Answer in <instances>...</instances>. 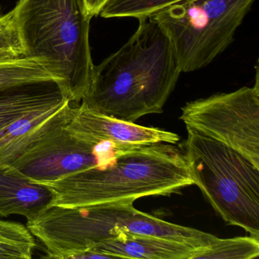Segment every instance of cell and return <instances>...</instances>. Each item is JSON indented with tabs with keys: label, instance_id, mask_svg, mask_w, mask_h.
<instances>
[{
	"label": "cell",
	"instance_id": "9c48e42d",
	"mask_svg": "<svg viewBox=\"0 0 259 259\" xmlns=\"http://www.w3.org/2000/svg\"><path fill=\"white\" fill-rule=\"evenodd\" d=\"M68 128L95 141H109L118 145H148L177 144L180 137L176 133L154 127L137 125L107 116L76 104Z\"/></svg>",
	"mask_w": 259,
	"mask_h": 259
},
{
	"label": "cell",
	"instance_id": "ffe728a7",
	"mask_svg": "<svg viewBox=\"0 0 259 259\" xmlns=\"http://www.w3.org/2000/svg\"><path fill=\"white\" fill-rule=\"evenodd\" d=\"M108 0H84L86 9L92 18L99 16L101 10Z\"/></svg>",
	"mask_w": 259,
	"mask_h": 259
},
{
	"label": "cell",
	"instance_id": "ba28073f",
	"mask_svg": "<svg viewBox=\"0 0 259 259\" xmlns=\"http://www.w3.org/2000/svg\"><path fill=\"white\" fill-rule=\"evenodd\" d=\"M72 115L48 130L12 166L33 183H50L94 166H105L133 146L95 141L75 133L67 126Z\"/></svg>",
	"mask_w": 259,
	"mask_h": 259
},
{
	"label": "cell",
	"instance_id": "4fadbf2b",
	"mask_svg": "<svg viewBox=\"0 0 259 259\" xmlns=\"http://www.w3.org/2000/svg\"><path fill=\"white\" fill-rule=\"evenodd\" d=\"M70 101L57 81H41L0 90V131L38 109Z\"/></svg>",
	"mask_w": 259,
	"mask_h": 259
},
{
	"label": "cell",
	"instance_id": "7a4b0ae2",
	"mask_svg": "<svg viewBox=\"0 0 259 259\" xmlns=\"http://www.w3.org/2000/svg\"><path fill=\"white\" fill-rule=\"evenodd\" d=\"M39 184L52 192L49 207H76L170 195L194 183L183 150L158 143L133 145L105 166Z\"/></svg>",
	"mask_w": 259,
	"mask_h": 259
},
{
	"label": "cell",
	"instance_id": "d6986e66",
	"mask_svg": "<svg viewBox=\"0 0 259 259\" xmlns=\"http://www.w3.org/2000/svg\"><path fill=\"white\" fill-rule=\"evenodd\" d=\"M36 243L0 242V259H30L32 257Z\"/></svg>",
	"mask_w": 259,
	"mask_h": 259
},
{
	"label": "cell",
	"instance_id": "8992f818",
	"mask_svg": "<svg viewBox=\"0 0 259 259\" xmlns=\"http://www.w3.org/2000/svg\"><path fill=\"white\" fill-rule=\"evenodd\" d=\"M255 0H183L148 16L172 43L182 72L206 67L234 40Z\"/></svg>",
	"mask_w": 259,
	"mask_h": 259
},
{
	"label": "cell",
	"instance_id": "30bf717a",
	"mask_svg": "<svg viewBox=\"0 0 259 259\" xmlns=\"http://www.w3.org/2000/svg\"><path fill=\"white\" fill-rule=\"evenodd\" d=\"M75 106L73 102L67 101L38 109L1 130L0 165L11 164L54 125L72 116Z\"/></svg>",
	"mask_w": 259,
	"mask_h": 259
},
{
	"label": "cell",
	"instance_id": "8fae6325",
	"mask_svg": "<svg viewBox=\"0 0 259 259\" xmlns=\"http://www.w3.org/2000/svg\"><path fill=\"white\" fill-rule=\"evenodd\" d=\"M52 198L47 186L33 183L11 164L0 165V217L34 219L49 207Z\"/></svg>",
	"mask_w": 259,
	"mask_h": 259
},
{
	"label": "cell",
	"instance_id": "ac0fdd59",
	"mask_svg": "<svg viewBox=\"0 0 259 259\" xmlns=\"http://www.w3.org/2000/svg\"><path fill=\"white\" fill-rule=\"evenodd\" d=\"M0 242L35 243V239L23 224L0 220Z\"/></svg>",
	"mask_w": 259,
	"mask_h": 259
},
{
	"label": "cell",
	"instance_id": "52a82bcc",
	"mask_svg": "<svg viewBox=\"0 0 259 259\" xmlns=\"http://www.w3.org/2000/svg\"><path fill=\"white\" fill-rule=\"evenodd\" d=\"M180 119L187 130L239 151L259 167V82L187 103Z\"/></svg>",
	"mask_w": 259,
	"mask_h": 259
},
{
	"label": "cell",
	"instance_id": "9a60e30c",
	"mask_svg": "<svg viewBox=\"0 0 259 259\" xmlns=\"http://www.w3.org/2000/svg\"><path fill=\"white\" fill-rule=\"evenodd\" d=\"M259 255V238L254 236L220 239L199 251L194 259H252Z\"/></svg>",
	"mask_w": 259,
	"mask_h": 259
},
{
	"label": "cell",
	"instance_id": "3957f363",
	"mask_svg": "<svg viewBox=\"0 0 259 259\" xmlns=\"http://www.w3.org/2000/svg\"><path fill=\"white\" fill-rule=\"evenodd\" d=\"M26 58L45 62L79 104L92 82L90 22L84 0H19L14 9Z\"/></svg>",
	"mask_w": 259,
	"mask_h": 259
},
{
	"label": "cell",
	"instance_id": "7c38bea8",
	"mask_svg": "<svg viewBox=\"0 0 259 259\" xmlns=\"http://www.w3.org/2000/svg\"><path fill=\"white\" fill-rule=\"evenodd\" d=\"M202 250L163 238L127 235L98 244L89 251L106 258L194 259Z\"/></svg>",
	"mask_w": 259,
	"mask_h": 259
},
{
	"label": "cell",
	"instance_id": "277c9868",
	"mask_svg": "<svg viewBox=\"0 0 259 259\" xmlns=\"http://www.w3.org/2000/svg\"><path fill=\"white\" fill-rule=\"evenodd\" d=\"M40 240L56 258H80L98 244L127 235L154 236L208 248L217 236L172 224L135 208L133 203L84 207L54 206L39 219Z\"/></svg>",
	"mask_w": 259,
	"mask_h": 259
},
{
	"label": "cell",
	"instance_id": "e0dca14e",
	"mask_svg": "<svg viewBox=\"0 0 259 259\" xmlns=\"http://www.w3.org/2000/svg\"><path fill=\"white\" fill-rule=\"evenodd\" d=\"M25 57L14 10L0 14V63Z\"/></svg>",
	"mask_w": 259,
	"mask_h": 259
},
{
	"label": "cell",
	"instance_id": "2e32d148",
	"mask_svg": "<svg viewBox=\"0 0 259 259\" xmlns=\"http://www.w3.org/2000/svg\"><path fill=\"white\" fill-rule=\"evenodd\" d=\"M183 0H108L99 16L111 18L148 17L162 9Z\"/></svg>",
	"mask_w": 259,
	"mask_h": 259
},
{
	"label": "cell",
	"instance_id": "6da1fadb",
	"mask_svg": "<svg viewBox=\"0 0 259 259\" xmlns=\"http://www.w3.org/2000/svg\"><path fill=\"white\" fill-rule=\"evenodd\" d=\"M114 54L94 66L80 104L126 122L163 113L182 73L169 37L149 17Z\"/></svg>",
	"mask_w": 259,
	"mask_h": 259
},
{
	"label": "cell",
	"instance_id": "5bb4252c",
	"mask_svg": "<svg viewBox=\"0 0 259 259\" xmlns=\"http://www.w3.org/2000/svg\"><path fill=\"white\" fill-rule=\"evenodd\" d=\"M49 81L60 82L50 72L43 60L23 57L15 61L0 63V90Z\"/></svg>",
	"mask_w": 259,
	"mask_h": 259
},
{
	"label": "cell",
	"instance_id": "5b68a950",
	"mask_svg": "<svg viewBox=\"0 0 259 259\" xmlns=\"http://www.w3.org/2000/svg\"><path fill=\"white\" fill-rule=\"evenodd\" d=\"M188 130L181 145L194 185L229 224L259 238V167L239 151Z\"/></svg>",
	"mask_w": 259,
	"mask_h": 259
}]
</instances>
